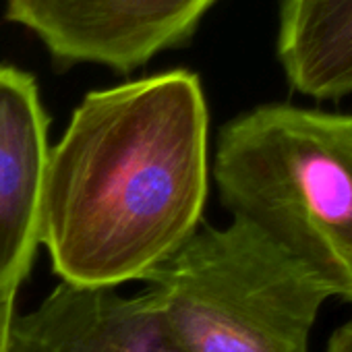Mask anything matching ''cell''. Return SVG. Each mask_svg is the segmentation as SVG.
<instances>
[{"label": "cell", "mask_w": 352, "mask_h": 352, "mask_svg": "<svg viewBox=\"0 0 352 352\" xmlns=\"http://www.w3.org/2000/svg\"><path fill=\"white\" fill-rule=\"evenodd\" d=\"M210 112L185 69L89 91L48 153L40 245L79 286L147 280L197 230Z\"/></svg>", "instance_id": "6da1fadb"}, {"label": "cell", "mask_w": 352, "mask_h": 352, "mask_svg": "<svg viewBox=\"0 0 352 352\" xmlns=\"http://www.w3.org/2000/svg\"><path fill=\"white\" fill-rule=\"evenodd\" d=\"M222 206L352 305V114L263 104L220 131Z\"/></svg>", "instance_id": "7a4b0ae2"}, {"label": "cell", "mask_w": 352, "mask_h": 352, "mask_svg": "<svg viewBox=\"0 0 352 352\" xmlns=\"http://www.w3.org/2000/svg\"><path fill=\"white\" fill-rule=\"evenodd\" d=\"M183 352H309L327 290L243 220L199 228L145 280Z\"/></svg>", "instance_id": "3957f363"}, {"label": "cell", "mask_w": 352, "mask_h": 352, "mask_svg": "<svg viewBox=\"0 0 352 352\" xmlns=\"http://www.w3.org/2000/svg\"><path fill=\"white\" fill-rule=\"evenodd\" d=\"M218 0H5V17L30 30L65 65L131 73L191 40Z\"/></svg>", "instance_id": "277c9868"}, {"label": "cell", "mask_w": 352, "mask_h": 352, "mask_svg": "<svg viewBox=\"0 0 352 352\" xmlns=\"http://www.w3.org/2000/svg\"><path fill=\"white\" fill-rule=\"evenodd\" d=\"M13 352H183L164 313L143 290L60 282L38 309L15 319Z\"/></svg>", "instance_id": "5b68a950"}, {"label": "cell", "mask_w": 352, "mask_h": 352, "mask_svg": "<svg viewBox=\"0 0 352 352\" xmlns=\"http://www.w3.org/2000/svg\"><path fill=\"white\" fill-rule=\"evenodd\" d=\"M48 116L36 79L0 67V284H23L40 247Z\"/></svg>", "instance_id": "8992f818"}, {"label": "cell", "mask_w": 352, "mask_h": 352, "mask_svg": "<svg viewBox=\"0 0 352 352\" xmlns=\"http://www.w3.org/2000/svg\"><path fill=\"white\" fill-rule=\"evenodd\" d=\"M278 60L288 85L317 102L352 94V0H282Z\"/></svg>", "instance_id": "52a82bcc"}, {"label": "cell", "mask_w": 352, "mask_h": 352, "mask_svg": "<svg viewBox=\"0 0 352 352\" xmlns=\"http://www.w3.org/2000/svg\"><path fill=\"white\" fill-rule=\"evenodd\" d=\"M19 284H0V352H13L15 302Z\"/></svg>", "instance_id": "ba28073f"}, {"label": "cell", "mask_w": 352, "mask_h": 352, "mask_svg": "<svg viewBox=\"0 0 352 352\" xmlns=\"http://www.w3.org/2000/svg\"><path fill=\"white\" fill-rule=\"evenodd\" d=\"M325 352H352V319L333 329L327 340Z\"/></svg>", "instance_id": "9c48e42d"}]
</instances>
